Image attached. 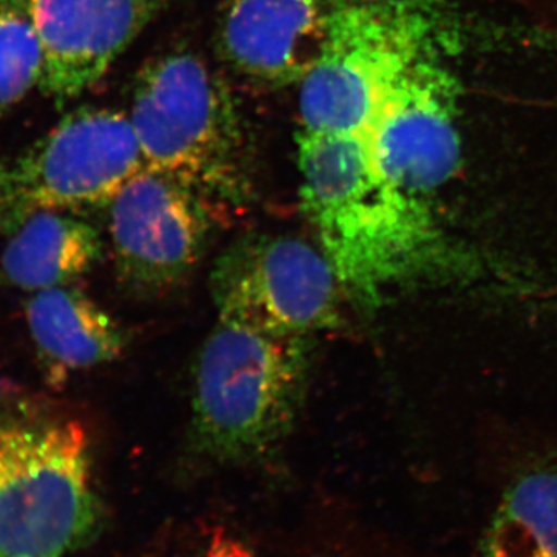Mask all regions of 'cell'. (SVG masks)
I'll return each instance as SVG.
<instances>
[{
  "instance_id": "6da1fadb",
  "label": "cell",
  "mask_w": 557,
  "mask_h": 557,
  "mask_svg": "<svg viewBox=\"0 0 557 557\" xmlns=\"http://www.w3.org/2000/svg\"><path fill=\"white\" fill-rule=\"evenodd\" d=\"M453 5V0H332L321 54L300 83L302 129H372L410 73L461 38Z\"/></svg>"
},
{
  "instance_id": "7a4b0ae2",
  "label": "cell",
  "mask_w": 557,
  "mask_h": 557,
  "mask_svg": "<svg viewBox=\"0 0 557 557\" xmlns=\"http://www.w3.org/2000/svg\"><path fill=\"white\" fill-rule=\"evenodd\" d=\"M101 519L86 428L0 403V557H67Z\"/></svg>"
},
{
  "instance_id": "3957f363",
  "label": "cell",
  "mask_w": 557,
  "mask_h": 557,
  "mask_svg": "<svg viewBox=\"0 0 557 557\" xmlns=\"http://www.w3.org/2000/svg\"><path fill=\"white\" fill-rule=\"evenodd\" d=\"M307 351L306 338L219 319L194 380L197 450L220 463H248L281 446L306 395Z\"/></svg>"
},
{
  "instance_id": "277c9868",
  "label": "cell",
  "mask_w": 557,
  "mask_h": 557,
  "mask_svg": "<svg viewBox=\"0 0 557 557\" xmlns=\"http://www.w3.org/2000/svg\"><path fill=\"white\" fill-rule=\"evenodd\" d=\"M131 121L148 170L208 196L244 190L245 143L223 81L186 51L157 58L139 72Z\"/></svg>"
},
{
  "instance_id": "5b68a950",
  "label": "cell",
  "mask_w": 557,
  "mask_h": 557,
  "mask_svg": "<svg viewBox=\"0 0 557 557\" xmlns=\"http://www.w3.org/2000/svg\"><path fill=\"white\" fill-rule=\"evenodd\" d=\"M145 168L129 115L73 110L28 148L0 159V236L44 209L110 203Z\"/></svg>"
},
{
  "instance_id": "8992f818",
  "label": "cell",
  "mask_w": 557,
  "mask_h": 557,
  "mask_svg": "<svg viewBox=\"0 0 557 557\" xmlns=\"http://www.w3.org/2000/svg\"><path fill=\"white\" fill-rule=\"evenodd\" d=\"M219 319L306 338L338 329L339 278L321 248L298 236L256 234L231 244L211 273Z\"/></svg>"
},
{
  "instance_id": "52a82bcc",
  "label": "cell",
  "mask_w": 557,
  "mask_h": 557,
  "mask_svg": "<svg viewBox=\"0 0 557 557\" xmlns=\"http://www.w3.org/2000/svg\"><path fill=\"white\" fill-rule=\"evenodd\" d=\"M109 228L121 281L135 292L161 295L196 269L209 218L197 190L145 168L110 201Z\"/></svg>"
},
{
  "instance_id": "ba28073f",
  "label": "cell",
  "mask_w": 557,
  "mask_h": 557,
  "mask_svg": "<svg viewBox=\"0 0 557 557\" xmlns=\"http://www.w3.org/2000/svg\"><path fill=\"white\" fill-rule=\"evenodd\" d=\"M42 51L40 89L58 104L89 90L171 0H25Z\"/></svg>"
},
{
  "instance_id": "9c48e42d",
  "label": "cell",
  "mask_w": 557,
  "mask_h": 557,
  "mask_svg": "<svg viewBox=\"0 0 557 557\" xmlns=\"http://www.w3.org/2000/svg\"><path fill=\"white\" fill-rule=\"evenodd\" d=\"M319 0H228L220 22L223 58L263 86L302 83L325 39Z\"/></svg>"
},
{
  "instance_id": "30bf717a",
  "label": "cell",
  "mask_w": 557,
  "mask_h": 557,
  "mask_svg": "<svg viewBox=\"0 0 557 557\" xmlns=\"http://www.w3.org/2000/svg\"><path fill=\"white\" fill-rule=\"evenodd\" d=\"M25 317L40 369L51 386H61L75 373L100 368L123 354L120 325L78 288L60 285L33 293Z\"/></svg>"
},
{
  "instance_id": "8fae6325",
  "label": "cell",
  "mask_w": 557,
  "mask_h": 557,
  "mask_svg": "<svg viewBox=\"0 0 557 557\" xmlns=\"http://www.w3.org/2000/svg\"><path fill=\"white\" fill-rule=\"evenodd\" d=\"M100 234L67 211L33 212L11 233L0 255V277L10 287L36 293L69 285L101 259Z\"/></svg>"
},
{
  "instance_id": "7c38bea8",
  "label": "cell",
  "mask_w": 557,
  "mask_h": 557,
  "mask_svg": "<svg viewBox=\"0 0 557 557\" xmlns=\"http://www.w3.org/2000/svg\"><path fill=\"white\" fill-rule=\"evenodd\" d=\"M478 557H557V467L522 472L505 491Z\"/></svg>"
},
{
  "instance_id": "4fadbf2b",
  "label": "cell",
  "mask_w": 557,
  "mask_h": 557,
  "mask_svg": "<svg viewBox=\"0 0 557 557\" xmlns=\"http://www.w3.org/2000/svg\"><path fill=\"white\" fill-rule=\"evenodd\" d=\"M42 78V51L25 0H0V119Z\"/></svg>"
},
{
  "instance_id": "5bb4252c",
  "label": "cell",
  "mask_w": 557,
  "mask_h": 557,
  "mask_svg": "<svg viewBox=\"0 0 557 557\" xmlns=\"http://www.w3.org/2000/svg\"><path fill=\"white\" fill-rule=\"evenodd\" d=\"M528 22L539 30L557 32V0H479Z\"/></svg>"
},
{
  "instance_id": "9a60e30c",
  "label": "cell",
  "mask_w": 557,
  "mask_h": 557,
  "mask_svg": "<svg viewBox=\"0 0 557 557\" xmlns=\"http://www.w3.org/2000/svg\"><path fill=\"white\" fill-rule=\"evenodd\" d=\"M201 557H258L248 545L233 534L219 531L209 539Z\"/></svg>"
},
{
  "instance_id": "2e32d148",
  "label": "cell",
  "mask_w": 557,
  "mask_h": 557,
  "mask_svg": "<svg viewBox=\"0 0 557 557\" xmlns=\"http://www.w3.org/2000/svg\"><path fill=\"white\" fill-rule=\"evenodd\" d=\"M555 108L557 109V100H555Z\"/></svg>"
}]
</instances>
